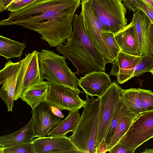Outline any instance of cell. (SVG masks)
<instances>
[{
  "label": "cell",
  "mask_w": 153,
  "mask_h": 153,
  "mask_svg": "<svg viewBox=\"0 0 153 153\" xmlns=\"http://www.w3.org/2000/svg\"><path fill=\"white\" fill-rule=\"evenodd\" d=\"M80 13L87 33L93 43L102 54L108 51L106 43L102 39L101 33L107 31L95 15L88 0H82Z\"/></svg>",
  "instance_id": "obj_10"
},
{
  "label": "cell",
  "mask_w": 153,
  "mask_h": 153,
  "mask_svg": "<svg viewBox=\"0 0 153 153\" xmlns=\"http://www.w3.org/2000/svg\"><path fill=\"white\" fill-rule=\"evenodd\" d=\"M112 83L109 75L105 71H93L81 77L78 85L90 97H100Z\"/></svg>",
  "instance_id": "obj_14"
},
{
  "label": "cell",
  "mask_w": 153,
  "mask_h": 153,
  "mask_svg": "<svg viewBox=\"0 0 153 153\" xmlns=\"http://www.w3.org/2000/svg\"><path fill=\"white\" fill-rule=\"evenodd\" d=\"M149 72H150L153 76V67L150 70Z\"/></svg>",
  "instance_id": "obj_39"
},
{
  "label": "cell",
  "mask_w": 153,
  "mask_h": 153,
  "mask_svg": "<svg viewBox=\"0 0 153 153\" xmlns=\"http://www.w3.org/2000/svg\"><path fill=\"white\" fill-rule=\"evenodd\" d=\"M80 0H37L17 12H10L0 26H21L39 33L51 47L64 43L73 31L74 13Z\"/></svg>",
  "instance_id": "obj_1"
},
{
  "label": "cell",
  "mask_w": 153,
  "mask_h": 153,
  "mask_svg": "<svg viewBox=\"0 0 153 153\" xmlns=\"http://www.w3.org/2000/svg\"><path fill=\"white\" fill-rule=\"evenodd\" d=\"M126 117H136L137 116L128 108L121 97L117 102L113 118L105 138L107 146L110 142L119 121L122 118Z\"/></svg>",
  "instance_id": "obj_21"
},
{
  "label": "cell",
  "mask_w": 153,
  "mask_h": 153,
  "mask_svg": "<svg viewBox=\"0 0 153 153\" xmlns=\"http://www.w3.org/2000/svg\"><path fill=\"white\" fill-rule=\"evenodd\" d=\"M142 153H153V149H146L144 151L142 152Z\"/></svg>",
  "instance_id": "obj_38"
},
{
  "label": "cell",
  "mask_w": 153,
  "mask_h": 153,
  "mask_svg": "<svg viewBox=\"0 0 153 153\" xmlns=\"http://www.w3.org/2000/svg\"><path fill=\"white\" fill-rule=\"evenodd\" d=\"M32 142L36 153H82L66 135L39 137Z\"/></svg>",
  "instance_id": "obj_12"
},
{
  "label": "cell",
  "mask_w": 153,
  "mask_h": 153,
  "mask_svg": "<svg viewBox=\"0 0 153 153\" xmlns=\"http://www.w3.org/2000/svg\"><path fill=\"white\" fill-rule=\"evenodd\" d=\"M136 117H126L120 120L110 142L107 146L108 152L115 145L127 132Z\"/></svg>",
  "instance_id": "obj_24"
},
{
  "label": "cell",
  "mask_w": 153,
  "mask_h": 153,
  "mask_svg": "<svg viewBox=\"0 0 153 153\" xmlns=\"http://www.w3.org/2000/svg\"><path fill=\"white\" fill-rule=\"evenodd\" d=\"M123 89L115 80L100 97L99 123L97 141V152L113 118Z\"/></svg>",
  "instance_id": "obj_6"
},
{
  "label": "cell",
  "mask_w": 153,
  "mask_h": 153,
  "mask_svg": "<svg viewBox=\"0 0 153 153\" xmlns=\"http://www.w3.org/2000/svg\"><path fill=\"white\" fill-rule=\"evenodd\" d=\"M35 137L32 117L23 128L12 133L0 137V147L12 146L32 142Z\"/></svg>",
  "instance_id": "obj_18"
},
{
  "label": "cell",
  "mask_w": 153,
  "mask_h": 153,
  "mask_svg": "<svg viewBox=\"0 0 153 153\" xmlns=\"http://www.w3.org/2000/svg\"><path fill=\"white\" fill-rule=\"evenodd\" d=\"M0 153H36L32 142L4 148L0 147Z\"/></svg>",
  "instance_id": "obj_28"
},
{
  "label": "cell",
  "mask_w": 153,
  "mask_h": 153,
  "mask_svg": "<svg viewBox=\"0 0 153 153\" xmlns=\"http://www.w3.org/2000/svg\"><path fill=\"white\" fill-rule=\"evenodd\" d=\"M86 95V104L72 134L69 137L82 153H97L100 97Z\"/></svg>",
  "instance_id": "obj_2"
},
{
  "label": "cell",
  "mask_w": 153,
  "mask_h": 153,
  "mask_svg": "<svg viewBox=\"0 0 153 153\" xmlns=\"http://www.w3.org/2000/svg\"><path fill=\"white\" fill-rule=\"evenodd\" d=\"M39 52L34 50L25 54L20 60L18 74L14 100L20 98L30 87L43 82L41 79L38 59Z\"/></svg>",
  "instance_id": "obj_7"
},
{
  "label": "cell",
  "mask_w": 153,
  "mask_h": 153,
  "mask_svg": "<svg viewBox=\"0 0 153 153\" xmlns=\"http://www.w3.org/2000/svg\"><path fill=\"white\" fill-rule=\"evenodd\" d=\"M101 34L108 49L111 57L114 61L121 50L114 37V34L108 31L102 30Z\"/></svg>",
  "instance_id": "obj_25"
},
{
  "label": "cell",
  "mask_w": 153,
  "mask_h": 153,
  "mask_svg": "<svg viewBox=\"0 0 153 153\" xmlns=\"http://www.w3.org/2000/svg\"><path fill=\"white\" fill-rule=\"evenodd\" d=\"M31 112L35 137L46 136L62 120L53 113L51 104L47 101L32 109Z\"/></svg>",
  "instance_id": "obj_11"
},
{
  "label": "cell",
  "mask_w": 153,
  "mask_h": 153,
  "mask_svg": "<svg viewBox=\"0 0 153 153\" xmlns=\"http://www.w3.org/2000/svg\"><path fill=\"white\" fill-rule=\"evenodd\" d=\"M107 152H108L107 145L105 143V138H104L100 143L97 153H104Z\"/></svg>",
  "instance_id": "obj_34"
},
{
  "label": "cell",
  "mask_w": 153,
  "mask_h": 153,
  "mask_svg": "<svg viewBox=\"0 0 153 153\" xmlns=\"http://www.w3.org/2000/svg\"><path fill=\"white\" fill-rule=\"evenodd\" d=\"M153 67V55L152 54L143 55L134 69L133 77L149 72Z\"/></svg>",
  "instance_id": "obj_26"
},
{
  "label": "cell",
  "mask_w": 153,
  "mask_h": 153,
  "mask_svg": "<svg viewBox=\"0 0 153 153\" xmlns=\"http://www.w3.org/2000/svg\"><path fill=\"white\" fill-rule=\"evenodd\" d=\"M121 97L130 110L138 116L143 113L141 107L137 88L123 89Z\"/></svg>",
  "instance_id": "obj_23"
},
{
  "label": "cell",
  "mask_w": 153,
  "mask_h": 153,
  "mask_svg": "<svg viewBox=\"0 0 153 153\" xmlns=\"http://www.w3.org/2000/svg\"><path fill=\"white\" fill-rule=\"evenodd\" d=\"M37 0H22L17 2H12L8 7L7 10L10 12L20 11Z\"/></svg>",
  "instance_id": "obj_29"
},
{
  "label": "cell",
  "mask_w": 153,
  "mask_h": 153,
  "mask_svg": "<svg viewBox=\"0 0 153 153\" xmlns=\"http://www.w3.org/2000/svg\"><path fill=\"white\" fill-rule=\"evenodd\" d=\"M65 45L61 44L56 47L59 54L68 59L76 68L75 72L78 76L93 71H101L99 68L82 49L75 38L73 31L71 36L68 38Z\"/></svg>",
  "instance_id": "obj_8"
},
{
  "label": "cell",
  "mask_w": 153,
  "mask_h": 153,
  "mask_svg": "<svg viewBox=\"0 0 153 153\" xmlns=\"http://www.w3.org/2000/svg\"><path fill=\"white\" fill-rule=\"evenodd\" d=\"M121 0V1H124V0Z\"/></svg>",
  "instance_id": "obj_40"
},
{
  "label": "cell",
  "mask_w": 153,
  "mask_h": 153,
  "mask_svg": "<svg viewBox=\"0 0 153 153\" xmlns=\"http://www.w3.org/2000/svg\"><path fill=\"white\" fill-rule=\"evenodd\" d=\"M140 10L148 16L153 24V8L143 0H137Z\"/></svg>",
  "instance_id": "obj_30"
},
{
  "label": "cell",
  "mask_w": 153,
  "mask_h": 153,
  "mask_svg": "<svg viewBox=\"0 0 153 153\" xmlns=\"http://www.w3.org/2000/svg\"><path fill=\"white\" fill-rule=\"evenodd\" d=\"M137 89L143 112H153V92L150 90Z\"/></svg>",
  "instance_id": "obj_27"
},
{
  "label": "cell",
  "mask_w": 153,
  "mask_h": 153,
  "mask_svg": "<svg viewBox=\"0 0 153 153\" xmlns=\"http://www.w3.org/2000/svg\"><path fill=\"white\" fill-rule=\"evenodd\" d=\"M138 39L142 55L151 54V34L152 23L141 10L133 13L131 22Z\"/></svg>",
  "instance_id": "obj_16"
},
{
  "label": "cell",
  "mask_w": 153,
  "mask_h": 153,
  "mask_svg": "<svg viewBox=\"0 0 153 153\" xmlns=\"http://www.w3.org/2000/svg\"><path fill=\"white\" fill-rule=\"evenodd\" d=\"M151 54L153 55V24H152L151 26Z\"/></svg>",
  "instance_id": "obj_36"
},
{
  "label": "cell",
  "mask_w": 153,
  "mask_h": 153,
  "mask_svg": "<svg viewBox=\"0 0 153 153\" xmlns=\"http://www.w3.org/2000/svg\"><path fill=\"white\" fill-rule=\"evenodd\" d=\"M152 138L153 112H145L135 118L128 131L117 143L123 145L130 153H133Z\"/></svg>",
  "instance_id": "obj_5"
},
{
  "label": "cell",
  "mask_w": 153,
  "mask_h": 153,
  "mask_svg": "<svg viewBox=\"0 0 153 153\" xmlns=\"http://www.w3.org/2000/svg\"><path fill=\"white\" fill-rule=\"evenodd\" d=\"M73 31L76 39L84 48L87 53L97 64L105 71L107 63L101 53L92 42L88 35L80 13L74 14L73 21Z\"/></svg>",
  "instance_id": "obj_13"
},
{
  "label": "cell",
  "mask_w": 153,
  "mask_h": 153,
  "mask_svg": "<svg viewBox=\"0 0 153 153\" xmlns=\"http://www.w3.org/2000/svg\"><path fill=\"white\" fill-rule=\"evenodd\" d=\"M131 22L123 30L114 34V36L121 50L131 55H142L138 39Z\"/></svg>",
  "instance_id": "obj_17"
},
{
  "label": "cell",
  "mask_w": 153,
  "mask_h": 153,
  "mask_svg": "<svg viewBox=\"0 0 153 153\" xmlns=\"http://www.w3.org/2000/svg\"><path fill=\"white\" fill-rule=\"evenodd\" d=\"M123 4L129 11L133 13L140 10L137 0H124Z\"/></svg>",
  "instance_id": "obj_31"
},
{
  "label": "cell",
  "mask_w": 153,
  "mask_h": 153,
  "mask_svg": "<svg viewBox=\"0 0 153 153\" xmlns=\"http://www.w3.org/2000/svg\"><path fill=\"white\" fill-rule=\"evenodd\" d=\"M111 153H130L122 144L117 143L108 151Z\"/></svg>",
  "instance_id": "obj_32"
},
{
  "label": "cell",
  "mask_w": 153,
  "mask_h": 153,
  "mask_svg": "<svg viewBox=\"0 0 153 153\" xmlns=\"http://www.w3.org/2000/svg\"><path fill=\"white\" fill-rule=\"evenodd\" d=\"M46 101L60 110L69 111L79 110L86 104V100L71 89L58 85H50Z\"/></svg>",
  "instance_id": "obj_9"
},
{
  "label": "cell",
  "mask_w": 153,
  "mask_h": 153,
  "mask_svg": "<svg viewBox=\"0 0 153 153\" xmlns=\"http://www.w3.org/2000/svg\"><path fill=\"white\" fill-rule=\"evenodd\" d=\"M146 3L153 8V0H143Z\"/></svg>",
  "instance_id": "obj_37"
},
{
  "label": "cell",
  "mask_w": 153,
  "mask_h": 153,
  "mask_svg": "<svg viewBox=\"0 0 153 153\" xmlns=\"http://www.w3.org/2000/svg\"><path fill=\"white\" fill-rule=\"evenodd\" d=\"M26 47V42L21 43L6 37L0 36V55L7 60L15 58L20 59L22 52Z\"/></svg>",
  "instance_id": "obj_20"
},
{
  "label": "cell",
  "mask_w": 153,
  "mask_h": 153,
  "mask_svg": "<svg viewBox=\"0 0 153 153\" xmlns=\"http://www.w3.org/2000/svg\"><path fill=\"white\" fill-rule=\"evenodd\" d=\"M38 57L42 80L68 87L78 94L81 92L78 88L79 79L68 67L66 57L46 49L42 50Z\"/></svg>",
  "instance_id": "obj_3"
},
{
  "label": "cell",
  "mask_w": 153,
  "mask_h": 153,
  "mask_svg": "<svg viewBox=\"0 0 153 153\" xmlns=\"http://www.w3.org/2000/svg\"><path fill=\"white\" fill-rule=\"evenodd\" d=\"M126 53L121 50L119 53L114 61L109 75L116 76L117 82L121 84L133 78L136 66L141 58Z\"/></svg>",
  "instance_id": "obj_15"
},
{
  "label": "cell",
  "mask_w": 153,
  "mask_h": 153,
  "mask_svg": "<svg viewBox=\"0 0 153 153\" xmlns=\"http://www.w3.org/2000/svg\"><path fill=\"white\" fill-rule=\"evenodd\" d=\"M14 0H0V12L7 10L9 5Z\"/></svg>",
  "instance_id": "obj_33"
},
{
  "label": "cell",
  "mask_w": 153,
  "mask_h": 153,
  "mask_svg": "<svg viewBox=\"0 0 153 153\" xmlns=\"http://www.w3.org/2000/svg\"><path fill=\"white\" fill-rule=\"evenodd\" d=\"M78 111H69L68 116L53 127L47 136L66 135L69 132H73L80 117Z\"/></svg>",
  "instance_id": "obj_22"
},
{
  "label": "cell",
  "mask_w": 153,
  "mask_h": 153,
  "mask_svg": "<svg viewBox=\"0 0 153 153\" xmlns=\"http://www.w3.org/2000/svg\"><path fill=\"white\" fill-rule=\"evenodd\" d=\"M50 84L44 81L35 84L29 88L20 98L33 109L42 102L46 101Z\"/></svg>",
  "instance_id": "obj_19"
},
{
  "label": "cell",
  "mask_w": 153,
  "mask_h": 153,
  "mask_svg": "<svg viewBox=\"0 0 153 153\" xmlns=\"http://www.w3.org/2000/svg\"><path fill=\"white\" fill-rule=\"evenodd\" d=\"M93 12L107 31L114 34L127 25V9L121 0H88Z\"/></svg>",
  "instance_id": "obj_4"
},
{
  "label": "cell",
  "mask_w": 153,
  "mask_h": 153,
  "mask_svg": "<svg viewBox=\"0 0 153 153\" xmlns=\"http://www.w3.org/2000/svg\"><path fill=\"white\" fill-rule=\"evenodd\" d=\"M51 107L52 112L55 115L62 118L64 117V115L60 109L51 105Z\"/></svg>",
  "instance_id": "obj_35"
}]
</instances>
